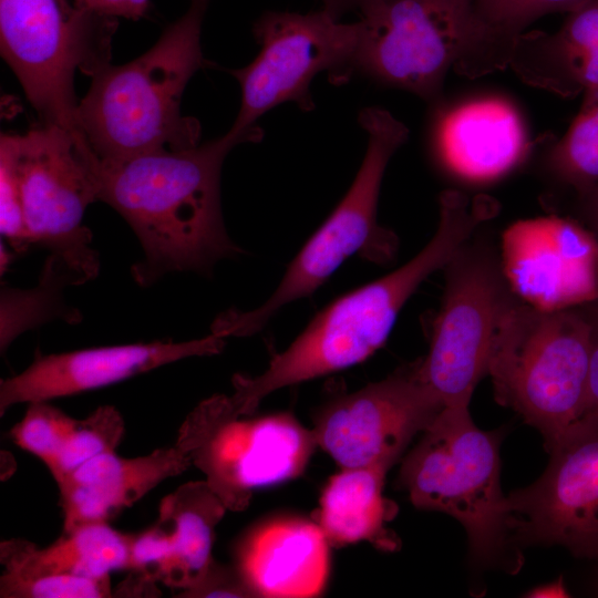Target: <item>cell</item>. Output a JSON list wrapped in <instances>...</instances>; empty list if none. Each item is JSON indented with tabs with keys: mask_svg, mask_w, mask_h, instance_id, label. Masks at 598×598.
<instances>
[{
	"mask_svg": "<svg viewBox=\"0 0 598 598\" xmlns=\"http://www.w3.org/2000/svg\"><path fill=\"white\" fill-rule=\"evenodd\" d=\"M124 434V420L111 405L97 408L78 423L54 461L48 466L58 483L66 474L105 453L115 451Z\"/></svg>",
	"mask_w": 598,
	"mask_h": 598,
	"instance_id": "cell-25",
	"label": "cell"
},
{
	"mask_svg": "<svg viewBox=\"0 0 598 598\" xmlns=\"http://www.w3.org/2000/svg\"><path fill=\"white\" fill-rule=\"evenodd\" d=\"M226 509L206 481L179 486L163 499L158 519L168 528L172 543L163 582L187 591L205 578L214 564V529Z\"/></svg>",
	"mask_w": 598,
	"mask_h": 598,
	"instance_id": "cell-22",
	"label": "cell"
},
{
	"mask_svg": "<svg viewBox=\"0 0 598 598\" xmlns=\"http://www.w3.org/2000/svg\"><path fill=\"white\" fill-rule=\"evenodd\" d=\"M190 465L189 457L176 444L138 457L127 458L112 451L89 460L56 483L63 533L84 524L107 522Z\"/></svg>",
	"mask_w": 598,
	"mask_h": 598,
	"instance_id": "cell-18",
	"label": "cell"
},
{
	"mask_svg": "<svg viewBox=\"0 0 598 598\" xmlns=\"http://www.w3.org/2000/svg\"><path fill=\"white\" fill-rule=\"evenodd\" d=\"M75 3L107 17L138 20L146 13L150 0H75Z\"/></svg>",
	"mask_w": 598,
	"mask_h": 598,
	"instance_id": "cell-32",
	"label": "cell"
},
{
	"mask_svg": "<svg viewBox=\"0 0 598 598\" xmlns=\"http://www.w3.org/2000/svg\"><path fill=\"white\" fill-rule=\"evenodd\" d=\"M590 353V321L574 308L543 311L513 296L501 316L487 368L495 400L548 452L586 419Z\"/></svg>",
	"mask_w": 598,
	"mask_h": 598,
	"instance_id": "cell-4",
	"label": "cell"
},
{
	"mask_svg": "<svg viewBox=\"0 0 598 598\" xmlns=\"http://www.w3.org/2000/svg\"><path fill=\"white\" fill-rule=\"evenodd\" d=\"M524 0H474L481 24L474 72L476 78L508 66L519 35L517 21Z\"/></svg>",
	"mask_w": 598,
	"mask_h": 598,
	"instance_id": "cell-26",
	"label": "cell"
},
{
	"mask_svg": "<svg viewBox=\"0 0 598 598\" xmlns=\"http://www.w3.org/2000/svg\"><path fill=\"white\" fill-rule=\"evenodd\" d=\"M549 453L542 476L506 496L511 542L598 561V421L582 422Z\"/></svg>",
	"mask_w": 598,
	"mask_h": 598,
	"instance_id": "cell-13",
	"label": "cell"
},
{
	"mask_svg": "<svg viewBox=\"0 0 598 598\" xmlns=\"http://www.w3.org/2000/svg\"><path fill=\"white\" fill-rule=\"evenodd\" d=\"M372 1L373 0H322V9L330 12L336 18L340 19L343 13L350 10H357L360 12Z\"/></svg>",
	"mask_w": 598,
	"mask_h": 598,
	"instance_id": "cell-34",
	"label": "cell"
},
{
	"mask_svg": "<svg viewBox=\"0 0 598 598\" xmlns=\"http://www.w3.org/2000/svg\"><path fill=\"white\" fill-rule=\"evenodd\" d=\"M530 597H566L569 596L560 577L558 580L539 586L529 591Z\"/></svg>",
	"mask_w": 598,
	"mask_h": 598,
	"instance_id": "cell-35",
	"label": "cell"
},
{
	"mask_svg": "<svg viewBox=\"0 0 598 598\" xmlns=\"http://www.w3.org/2000/svg\"><path fill=\"white\" fill-rule=\"evenodd\" d=\"M360 14L352 73L426 102L450 69L465 76L481 33L474 0H373Z\"/></svg>",
	"mask_w": 598,
	"mask_h": 598,
	"instance_id": "cell-9",
	"label": "cell"
},
{
	"mask_svg": "<svg viewBox=\"0 0 598 598\" xmlns=\"http://www.w3.org/2000/svg\"><path fill=\"white\" fill-rule=\"evenodd\" d=\"M422 433L402 463L400 486L415 507L458 520L477 564L514 573L522 558L501 489V435L478 429L468 408H443Z\"/></svg>",
	"mask_w": 598,
	"mask_h": 598,
	"instance_id": "cell-5",
	"label": "cell"
},
{
	"mask_svg": "<svg viewBox=\"0 0 598 598\" xmlns=\"http://www.w3.org/2000/svg\"><path fill=\"white\" fill-rule=\"evenodd\" d=\"M225 339L210 330L204 338L184 342L163 340L37 354L25 370L0 382V415L19 403L69 396L185 358L216 354L224 348Z\"/></svg>",
	"mask_w": 598,
	"mask_h": 598,
	"instance_id": "cell-16",
	"label": "cell"
},
{
	"mask_svg": "<svg viewBox=\"0 0 598 598\" xmlns=\"http://www.w3.org/2000/svg\"><path fill=\"white\" fill-rule=\"evenodd\" d=\"M260 45L245 68L230 70L241 89V103L227 134L239 144L262 136L257 120L285 102L302 111L315 107L310 83L327 71L332 83H344L352 73L358 22L344 23L324 9L299 13L269 11L254 23Z\"/></svg>",
	"mask_w": 598,
	"mask_h": 598,
	"instance_id": "cell-10",
	"label": "cell"
},
{
	"mask_svg": "<svg viewBox=\"0 0 598 598\" xmlns=\"http://www.w3.org/2000/svg\"><path fill=\"white\" fill-rule=\"evenodd\" d=\"M501 266L513 295L543 311L598 300V241L576 221L523 219L502 235Z\"/></svg>",
	"mask_w": 598,
	"mask_h": 598,
	"instance_id": "cell-15",
	"label": "cell"
},
{
	"mask_svg": "<svg viewBox=\"0 0 598 598\" xmlns=\"http://www.w3.org/2000/svg\"><path fill=\"white\" fill-rule=\"evenodd\" d=\"M434 145L448 172L481 183L516 167L530 143L517 110L507 101L492 97L463 103L441 115Z\"/></svg>",
	"mask_w": 598,
	"mask_h": 598,
	"instance_id": "cell-17",
	"label": "cell"
},
{
	"mask_svg": "<svg viewBox=\"0 0 598 598\" xmlns=\"http://www.w3.org/2000/svg\"><path fill=\"white\" fill-rule=\"evenodd\" d=\"M132 535L107 522L84 524L63 533L53 544L37 548L24 540L1 544L4 573L35 575L66 573L91 578H109L128 567Z\"/></svg>",
	"mask_w": 598,
	"mask_h": 598,
	"instance_id": "cell-21",
	"label": "cell"
},
{
	"mask_svg": "<svg viewBox=\"0 0 598 598\" xmlns=\"http://www.w3.org/2000/svg\"><path fill=\"white\" fill-rule=\"evenodd\" d=\"M547 165L559 181L580 193L598 185V91L584 93L578 114L551 147Z\"/></svg>",
	"mask_w": 598,
	"mask_h": 598,
	"instance_id": "cell-24",
	"label": "cell"
},
{
	"mask_svg": "<svg viewBox=\"0 0 598 598\" xmlns=\"http://www.w3.org/2000/svg\"><path fill=\"white\" fill-rule=\"evenodd\" d=\"M567 13L554 33L519 34L508 66L530 86L573 97L598 91V0H587Z\"/></svg>",
	"mask_w": 598,
	"mask_h": 598,
	"instance_id": "cell-20",
	"label": "cell"
},
{
	"mask_svg": "<svg viewBox=\"0 0 598 598\" xmlns=\"http://www.w3.org/2000/svg\"><path fill=\"white\" fill-rule=\"evenodd\" d=\"M587 194L590 196V208L596 226L598 228V185L590 189Z\"/></svg>",
	"mask_w": 598,
	"mask_h": 598,
	"instance_id": "cell-36",
	"label": "cell"
},
{
	"mask_svg": "<svg viewBox=\"0 0 598 598\" xmlns=\"http://www.w3.org/2000/svg\"><path fill=\"white\" fill-rule=\"evenodd\" d=\"M238 144L226 133L189 148L95 161L97 199L127 221L144 250L132 267L138 285L167 272H210L220 259L241 252L227 235L220 207L223 162Z\"/></svg>",
	"mask_w": 598,
	"mask_h": 598,
	"instance_id": "cell-1",
	"label": "cell"
},
{
	"mask_svg": "<svg viewBox=\"0 0 598 598\" xmlns=\"http://www.w3.org/2000/svg\"><path fill=\"white\" fill-rule=\"evenodd\" d=\"M240 417L210 398L187 416L175 443L230 511L244 509L254 489L300 474L317 445L313 431L289 414Z\"/></svg>",
	"mask_w": 598,
	"mask_h": 598,
	"instance_id": "cell-12",
	"label": "cell"
},
{
	"mask_svg": "<svg viewBox=\"0 0 598 598\" xmlns=\"http://www.w3.org/2000/svg\"><path fill=\"white\" fill-rule=\"evenodd\" d=\"M210 0H189L156 43L122 65L107 64L78 103L79 132L101 161L198 145L200 125L181 111L183 92L207 61L202 25Z\"/></svg>",
	"mask_w": 598,
	"mask_h": 598,
	"instance_id": "cell-3",
	"label": "cell"
},
{
	"mask_svg": "<svg viewBox=\"0 0 598 598\" xmlns=\"http://www.w3.org/2000/svg\"><path fill=\"white\" fill-rule=\"evenodd\" d=\"M172 553L168 528L162 520L151 528L132 535L127 569L152 582L164 579Z\"/></svg>",
	"mask_w": 598,
	"mask_h": 598,
	"instance_id": "cell-29",
	"label": "cell"
},
{
	"mask_svg": "<svg viewBox=\"0 0 598 598\" xmlns=\"http://www.w3.org/2000/svg\"><path fill=\"white\" fill-rule=\"evenodd\" d=\"M443 404L420 374V360L332 401L313 430L317 445L342 468L391 467Z\"/></svg>",
	"mask_w": 598,
	"mask_h": 598,
	"instance_id": "cell-14",
	"label": "cell"
},
{
	"mask_svg": "<svg viewBox=\"0 0 598 598\" xmlns=\"http://www.w3.org/2000/svg\"><path fill=\"white\" fill-rule=\"evenodd\" d=\"M0 159L13 169L32 245L50 251L48 261L72 285L93 279L100 269L92 234L83 224L97 199L94 163L86 141L53 125L23 135L2 134Z\"/></svg>",
	"mask_w": 598,
	"mask_h": 598,
	"instance_id": "cell-7",
	"label": "cell"
},
{
	"mask_svg": "<svg viewBox=\"0 0 598 598\" xmlns=\"http://www.w3.org/2000/svg\"><path fill=\"white\" fill-rule=\"evenodd\" d=\"M188 597H247L252 596L240 575L231 576L228 571L212 565L205 578L194 588L184 591Z\"/></svg>",
	"mask_w": 598,
	"mask_h": 598,
	"instance_id": "cell-31",
	"label": "cell"
},
{
	"mask_svg": "<svg viewBox=\"0 0 598 598\" xmlns=\"http://www.w3.org/2000/svg\"><path fill=\"white\" fill-rule=\"evenodd\" d=\"M116 18L68 0H0L2 58L43 125L79 137L75 70L92 76L110 64Z\"/></svg>",
	"mask_w": 598,
	"mask_h": 598,
	"instance_id": "cell-8",
	"label": "cell"
},
{
	"mask_svg": "<svg viewBox=\"0 0 598 598\" xmlns=\"http://www.w3.org/2000/svg\"><path fill=\"white\" fill-rule=\"evenodd\" d=\"M442 302L420 374L443 408H470L487 374L496 328L513 298L499 254L485 239L466 241L444 267Z\"/></svg>",
	"mask_w": 598,
	"mask_h": 598,
	"instance_id": "cell-11",
	"label": "cell"
},
{
	"mask_svg": "<svg viewBox=\"0 0 598 598\" xmlns=\"http://www.w3.org/2000/svg\"><path fill=\"white\" fill-rule=\"evenodd\" d=\"M591 324V353L588 378V404L586 419L598 421V313ZM584 421V422H585Z\"/></svg>",
	"mask_w": 598,
	"mask_h": 598,
	"instance_id": "cell-33",
	"label": "cell"
},
{
	"mask_svg": "<svg viewBox=\"0 0 598 598\" xmlns=\"http://www.w3.org/2000/svg\"><path fill=\"white\" fill-rule=\"evenodd\" d=\"M498 210L486 195L446 189L439 199V225L408 262L347 292L322 309L290 346L254 378L237 374L227 396L234 415L250 414L269 393L362 362L389 337L398 316L420 285L444 269L458 249Z\"/></svg>",
	"mask_w": 598,
	"mask_h": 598,
	"instance_id": "cell-2",
	"label": "cell"
},
{
	"mask_svg": "<svg viewBox=\"0 0 598 598\" xmlns=\"http://www.w3.org/2000/svg\"><path fill=\"white\" fill-rule=\"evenodd\" d=\"M389 468L383 464L343 468L330 480L320 512V527L328 542L346 545L372 540L385 549L395 548L396 542L384 528L395 514L394 505L382 496Z\"/></svg>",
	"mask_w": 598,
	"mask_h": 598,
	"instance_id": "cell-23",
	"label": "cell"
},
{
	"mask_svg": "<svg viewBox=\"0 0 598 598\" xmlns=\"http://www.w3.org/2000/svg\"><path fill=\"white\" fill-rule=\"evenodd\" d=\"M0 228L2 237L19 254L31 246L27 229L21 194L17 176L11 166L0 159Z\"/></svg>",
	"mask_w": 598,
	"mask_h": 598,
	"instance_id": "cell-30",
	"label": "cell"
},
{
	"mask_svg": "<svg viewBox=\"0 0 598 598\" xmlns=\"http://www.w3.org/2000/svg\"><path fill=\"white\" fill-rule=\"evenodd\" d=\"M359 123L367 133L368 145L349 190L290 261L279 285L261 306L221 315L231 337L259 331L281 308L317 291L355 254L378 264L393 258L396 236L378 224V199L388 163L408 140L409 130L378 106L363 109Z\"/></svg>",
	"mask_w": 598,
	"mask_h": 598,
	"instance_id": "cell-6",
	"label": "cell"
},
{
	"mask_svg": "<svg viewBox=\"0 0 598 598\" xmlns=\"http://www.w3.org/2000/svg\"><path fill=\"white\" fill-rule=\"evenodd\" d=\"M238 568L254 596L315 597L328 577V538L319 525L307 520H274L243 543Z\"/></svg>",
	"mask_w": 598,
	"mask_h": 598,
	"instance_id": "cell-19",
	"label": "cell"
},
{
	"mask_svg": "<svg viewBox=\"0 0 598 598\" xmlns=\"http://www.w3.org/2000/svg\"><path fill=\"white\" fill-rule=\"evenodd\" d=\"M0 594L11 598H103L111 596V580L66 573H3Z\"/></svg>",
	"mask_w": 598,
	"mask_h": 598,
	"instance_id": "cell-28",
	"label": "cell"
},
{
	"mask_svg": "<svg viewBox=\"0 0 598 598\" xmlns=\"http://www.w3.org/2000/svg\"><path fill=\"white\" fill-rule=\"evenodd\" d=\"M78 420L48 401L29 403L22 420L11 430L14 443L48 467L56 457Z\"/></svg>",
	"mask_w": 598,
	"mask_h": 598,
	"instance_id": "cell-27",
	"label": "cell"
}]
</instances>
